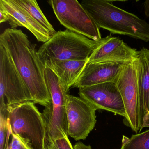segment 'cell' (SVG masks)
Returning a JSON list of instances; mask_svg holds the SVG:
<instances>
[{
	"mask_svg": "<svg viewBox=\"0 0 149 149\" xmlns=\"http://www.w3.org/2000/svg\"><path fill=\"white\" fill-rule=\"evenodd\" d=\"M44 74L50 102L45 107L42 115L47 126V136L55 141L68 136L66 107L69 90L49 68L45 67Z\"/></svg>",
	"mask_w": 149,
	"mask_h": 149,
	"instance_id": "5b68a950",
	"label": "cell"
},
{
	"mask_svg": "<svg viewBox=\"0 0 149 149\" xmlns=\"http://www.w3.org/2000/svg\"><path fill=\"white\" fill-rule=\"evenodd\" d=\"M45 149H58V148L56 145L54 141L49 139L47 136L45 142Z\"/></svg>",
	"mask_w": 149,
	"mask_h": 149,
	"instance_id": "7402d4cb",
	"label": "cell"
},
{
	"mask_svg": "<svg viewBox=\"0 0 149 149\" xmlns=\"http://www.w3.org/2000/svg\"><path fill=\"white\" fill-rule=\"evenodd\" d=\"M88 62L87 60L58 61L51 60L44 63V67L53 70L63 85L69 91L82 73Z\"/></svg>",
	"mask_w": 149,
	"mask_h": 149,
	"instance_id": "9a60e30c",
	"label": "cell"
},
{
	"mask_svg": "<svg viewBox=\"0 0 149 149\" xmlns=\"http://www.w3.org/2000/svg\"><path fill=\"white\" fill-rule=\"evenodd\" d=\"M143 6L146 17V18H149V0L144 1L143 3Z\"/></svg>",
	"mask_w": 149,
	"mask_h": 149,
	"instance_id": "cb8c5ba5",
	"label": "cell"
},
{
	"mask_svg": "<svg viewBox=\"0 0 149 149\" xmlns=\"http://www.w3.org/2000/svg\"><path fill=\"white\" fill-rule=\"evenodd\" d=\"M32 102L28 89L14 63L0 44V113L7 111L8 106Z\"/></svg>",
	"mask_w": 149,
	"mask_h": 149,
	"instance_id": "8992f818",
	"label": "cell"
},
{
	"mask_svg": "<svg viewBox=\"0 0 149 149\" xmlns=\"http://www.w3.org/2000/svg\"><path fill=\"white\" fill-rule=\"evenodd\" d=\"M120 149H149V130L130 138L123 135Z\"/></svg>",
	"mask_w": 149,
	"mask_h": 149,
	"instance_id": "e0dca14e",
	"label": "cell"
},
{
	"mask_svg": "<svg viewBox=\"0 0 149 149\" xmlns=\"http://www.w3.org/2000/svg\"><path fill=\"white\" fill-rule=\"evenodd\" d=\"M137 55L136 49L129 47L119 38L110 35L98 41L88 59V63L129 62L136 60Z\"/></svg>",
	"mask_w": 149,
	"mask_h": 149,
	"instance_id": "8fae6325",
	"label": "cell"
},
{
	"mask_svg": "<svg viewBox=\"0 0 149 149\" xmlns=\"http://www.w3.org/2000/svg\"><path fill=\"white\" fill-rule=\"evenodd\" d=\"M12 132L7 112L0 113V149H7Z\"/></svg>",
	"mask_w": 149,
	"mask_h": 149,
	"instance_id": "ac0fdd59",
	"label": "cell"
},
{
	"mask_svg": "<svg viewBox=\"0 0 149 149\" xmlns=\"http://www.w3.org/2000/svg\"><path fill=\"white\" fill-rule=\"evenodd\" d=\"M97 110L85 99L68 95L66 107L68 135L76 141L86 139L96 123Z\"/></svg>",
	"mask_w": 149,
	"mask_h": 149,
	"instance_id": "9c48e42d",
	"label": "cell"
},
{
	"mask_svg": "<svg viewBox=\"0 0 149 149\" xmlns=\"http://www.w3.org/2000/svg\"><path fill=\"white\" fill-rule=\"evenodd\" d=\"M141 131L149 127V49L138 51L136 59Z\"/></svg>",
	"mask_w": 149,
	"mask_h": 149,
	"instance_id": "4fadbf2b",
	"label": "cell"
},
{
	"mask_svg": "<svg viewBox=\"0 0 149 149\" xmlns=\"http://www.w3.org/2000/svg\"><path fill=\"white\" fill-rule=\"evenodd\" d=\"M48 3L57 19L67 29L95 41L102 39L100 28L77 1L50 0Z\"/></svg>",
	"mask_w": 149,
	"mask_h": 149,
	"instance_id": "52a82bcc",
	"label": "cell"
},
{
	"mask_svg": "<svg viewBox=\"0 0 149 149\" xmlns=\"http://www.w3.org/2000/svg\"><path fill=\"white\" fill-rule=\"evenodd\" d=\"M54 142L58 149H74L68 136L57 139Z\"/></svg>",
	"mask_w": 149,
	"mask_h": 149,
	"instance_id": "ffe728a7",
	"label": "cell"
},
{
	"mask_svg": "<svg viewBox=\"0 0 149 149\" xmlns=\"http://www.w3.org/2000/svg\"><path fill=\"white\" fill-rule=\"evenodd\" d=\"M12 133L30 149H45L47 126L42 114L33 102L8 106Z\"/></svg>",
	"mask_w": 149,
	"mask_h": 149,
	"instance_id": "3957f363",
	"label": "cell"
},
{
	"mask_svg": "<svg viewBox=\"0 0 149 149\" xmlns=\"http://www.w3.org/2000/svg\"><path fill=\"white\" fill-rule=\"evenodd\" d=\"M0 23L6 22L9 20V17L7 13L1 6H0Z\"/></svg>",
	"mask_w": 149,
	"mask_h": 149,
	"instance_id": "44dd1931",
	"label": "cell"
},
{
	"mask_svg": "<svg viewBox=\"0 0 149 149\" xmlns=\"http://www.w3.org/2000/svg\"><path fill=\"white\" fill-rule=\"evenodd\" d=\"M7 149H30L22 140L16 135L12 133V140Z\"/></svg>",
	"mask_w": 149,
	"mask_h": 149,
	"instance_id": "d6986e66",
	"label": "cell"
},
{
	"mask_svg": "<svg viewBox=\"0 0 149 149\" xmlns=\"http://www.w3.org/2000/svg\"><path fill=\"white\" fill-rule=\"evenodd\" d=\"M0 6L7 13L9 17L8 22L11 28L25 27L35 36L38 41L44 43L53 36L26 11L14 3L12 0H0Z\"/></svg>",
	"mask_w": 149,
	"mask_h": 149,
	"instance_id": "5bb4252c",
	"label": "cell"
},
{
	"mask_svg": "<svg viewBox=\"0 0 149 149\" xmlns=\"http://www.w3.org/2000/svg\"><path fill=\"white\" fill-rule=\"evenodd\" d=\"M136 59L125 63L115 82L122 95L126 117L123 122L136 133L141 132Z\"/></svg>",
	"mask_w": 149,
	"mask_h": 149,
	"instance_id": "ba28073f",
	"label": "cell"
},
{
	"mask_svg": "<svg viewBox=\"0 0 149 149\" xmlns=\"http://www.w3.org/2000/svg\"><path fill=\"white\" fill-rule=\"evenodd\" d=\"M12 1L26 11L39 24L49 31L52 35H54L56 33V32L54 28V27L47 19L36 1L12 0Z\"/></svg>",
	"mask_w": 149,
	"mask_h": 149,
	"instance_id": "2e32d148",
	"label": "cell"
},
{
	"mask_svg": "<svg viewBox=\"0 0 149 149\" xmlns=\"http://www.w3.org/2000/svg\"><path fill=\"white\" fill-rule=\"evenodd\" d=\"M81 4L99 28L149 42V24L135 15L107 0H83Z\"/></svg>",
	"mask_w": 149,
	"mask_h": 149,
	"instance_id": "7a4b0ae2",
	"label": "cell"
},
{
	"mask_svg": "<svg viewBox=\"0 0 149 149\" xmlns=\"http://www.w3.org/2000/svg\"><path fill=\"white\" fill-rule=\"evenodd\" d=\"M125 63L106 62L87 63L72 87L80 88L108 82H115Z\"/></svg>",
	"mask_w": 149,
	"mask_h": 149,
	"instance_id": "7c38bea8",
	"label": "cell"
},
{
	"mask_svg": "<svg viewBox=\"0 0 149 149\" xmlns=\"http://www.w3.org/2000/svg\"><path fill=\"white\" fill-rule=\"evenodd\" d=\"M98 41L72 32L59 31L37 51L38 57L44 66L49 60L58 61L87 60Z\"/></svg>",
	"mask_w": 149,
	"mask_h": 149,
	"instance_id": "277c9868",
	"label": "cell"
},
{
	"mask_svg": "<svg viewBox=\"0 0 149 149\" xmlns=\"http://www.w3.org/2000/svg\"><path fill=\"white\" fill-rule=\"evenodd\" d=\"M74 149H92L90 145H86L81 142H78L75 144Z\"/></svg>",
	"mask_w": 149,
	"mask_h": 149,
	"instance_id": "603a6c76",
	"label": "cell"
},
{
	"mask_svg": "<svg viewBox=\"0 0 149 149\" xmlns=\"http://www.w3.org/2000/svg\"><path fill=\"white\" fill-rule=\"evenodd\" d=\"M0 44L6 49L27 88L32 102L47 107L50 102L45 82V67L39 59L36 45L22 30L6 29L0 35Z\"/></svg>",
	"mask_w": 149,
	"mask_h": 149,
	"instance_id": "6da1fadb",
	"label": "cell"
},
{
	"mask_svg": "<svg viewBox=\"0 0 149 149\" xmlns=\"http://www.w3.org/2000/svg\"><path fill=\"white\" fill-rule=\"evenodd\" d=\"M80 97L85 99L97 109L110 111L126 117L122 95L116 83L108 82L79 88Z\"/></svg>",
	"mask_w": 149,
	"mask_h": 149,
	"instance_id": "30bf717a",
	"label": "cell"
}]
</instances>
